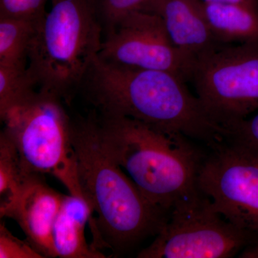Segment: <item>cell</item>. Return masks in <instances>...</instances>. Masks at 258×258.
Instances as JSON below:
<instances>
[{"mask_svg": "<svg viewBox=\"0 0 258 258\" xmlns=\"http://www.w3.org/2000/svg\"><path fill=\"white\" fill-rule=\"evenodd\" d=\"M185 83L171 73L115 66L98 55L79 91L100 115L132 118L208 146L221 140V128Z\"/></svg>", "mask_w": 258, "mask_h": 258, "instance_id": "1", "label": "cell"}, {"mask_svg": "<svg viewBox=\"0 0 258 258\" xmlns=\"http://www.w3.org/2000/svg\"><path fill=\"white\" fill-rule=\"evenodd\" d=\"M71 141L81 189L97 215L91 224L96 249L102 245L123 254L157 235L169 213L148 201L110 155L95 110L86 116L72 117Z\"/></svg>", "mask_w": 258, "mask_h": 258, "instance_id": "2", "label": "cell"}, {"mask_svg": "<svg viewBox=\"0 0 258 258\" xmlns=\"http://www.w3.org/2000/svg\"><path fill=\"white\" fill-rule=\"evenodd\" d=\"M96 113L106 150L153 205L170 213L201 195L198 175L205 153L192 139L126 117Z\"/></svg>", "mask_w": 258, "mask_h": 258, "instance_id": "3", "label": "cell"}, {"mask_svg": "<svg viewBox=\"0 0 258 258\" xmlns=\"http://www.w3.org/2000/svg\"><path fill=\"white\" fill-rule=\"evenodd\" d=\"M28 53V71L37 88L71 103L98 55L103 28L97 0H50Z\"/></svg>", "mask_w": 258, "mask_h": 258, "instance_id": "4", "label": "cell"}, {"mask_svg": "<svg viewBox=\"0 0 258 258\" xmlns=\"http://www.w3.org/2000/svg\"><path fill=\"white\" fill-rule=\"evenodd\" d=\"M64 103L37 88L0 116L5 125L2 132L14 144L28 171L50 174L70 195L85 199L71 141L72 117Z\"/></svg>", "mask_w": 258, "mask_h": 258, "instance_id": "5", "label": "cell"}, {"mask_svg": "<svg viewBox=\"0 0 258 258\" xmlns=\"http://www.w3.org/2000/svg\"><path fill=\"white\" fill-rule=\"evenodd\" d=\"M190 81L221 129L258 110V41L224 45L195 60Z\"/></svg>", "mask_w": 258, "mask_h": 258, "instance_id": "6", "label": "cell"}, {"mask_svg": "<svg viewBox=\"0 0 258 258\" xmlns=\"http://www.w3.org/2000/svg\"><path fill=\"white\" fill-rule=\"evenodd\" d=\"M252 236L222 216L210 200L198 198L173 209L162 230L139 258H230Z\"/></svg>", "mask_w": 258, "mask_h": 258, "instance_id": "7", "label": "cell"}, {"mask_svg": "<svg viewBox=\"0 0 258 258\" xmlns=\"http://www.w3.org/2000/svg\"><path fill=\"white\" fill-rule=\"evenodd\" d=\"M208 147L199 189L222 216L258 238V152L225 139Z\"/></svg>", "mask_w": 258, "mask_h": 258, "instance_id": "8", "label": "cell"}, {"mask_svg": "<svg viewBox=\"0 0 258 258\" xmlns=\"http://www.w3.org/2000/svg\"><path fill=\"white\" fill-rule=\"evenodd\" d=\"M115 66L166 71L190 81L195 60L172 43L160 16L135 12L103 37L98 53Z\"/></svg>", "mask_w": 258, "mask_h": 258, "instance_id": "9", "label": "cell"}, {"mask_svg": "<svg viewBox=\"0 0 258 258\" xmlns=\"http://www.w3.org/2000/svg\"><path fill=\"white\" fill-rule=\"evenodd\" d=\"M64 197L50 187L42 175L34 174L5 215L18 222L27 240L43 257H55L52 230Z\"/></svg>", "mask_w": 258, "mask_h": 258, "instance_id": "10", "label": "cell"}, {"mask_svg": "<svg viewBox=\"0 0 258 258\" xmlns=\"http://www.w3.org/2000/svg\"><path fill=\"white\" fill-rule=\"evenodd\" d=\"M151 13L161 17L172 43L195 60L224 45L197 0H157Z\"/></svg>", "mask_w": 258, "mask_h": 258, "instance_id": "11", "label": "cell"}, {"mask_svg": "<svg viewBox=\"0 0 258 258\" xmlns=\"http://www.w3.org/2000/svg\"><path fill=\"white\" fill-rule=\"evenodd\" d=\"M93 213L92 209L85 199L64 195L52 230L55 257H106L86 241V225L91 222Z\"/></svg>", "mask_w": 258, "mask_h": 258, "instance_id": "12", "label": "cell"}, {"mask_svg": "<svg viewBox=\"0 0 258 258\" xmlns=\"http://www.w3.org/2000/svg\"><path fill=\"white\" fill-rule=\"evenodd\" d=\"M198 3L212 33L220 43L230 45L258 41L257 7L235 3Z\"/></svg>", "mask_w": 258, "mask_h": 258, "instance_id": "13", "label": "cell"}, {"mask_svg": "<svg viewBox=\"0 0 258 258\" xmlns=\"http://www.w3.org/2000/svg\"><path fill=\"white\" fill-rule=\"evenodd\" d=\"M26 169L13 142L0 134V217L13 206L25 184L34 175Z\"/></svg>", "mask_w": 258, "mask_h": 258, "instance_id": "14", "label": "cell"}, {"mask_svg": "<svg viewBox=\"0 0 258 258\" xmlns=\"http://www.w3.org/2000/svg\"><path fill=\"white\" fill-rule=\"evenodd\" d=\"M41 20L0 18V64H28L29 50Z\"/></svg>", "mask_w": 258, "mask_h": 258, "instance_id": "15", "label": "cell"}, {"mask_svg": "<svg viewBox=\"0 0 258 258\" xmlns=\"http://www.w3.org/2000/svg\"><path fill=\"white\" fill-rule=\"evenodd\" d=\"M28 64H0V116L37 87Z\"/></svg>", "mask_w": 258, "mask_h": 258, "instance_id": "16", "label": "cell"}, {"mask_svg": "<svg viewBox=\"0 0 258 258\" xmlns=\"http://www.w3.org/2000/svg\"><path fill=\"white\" fill-rule=\"evenodd\" d=\"M157 0H97L103 36L127 15L135 12L150 13Z\"/></svg>", "mask_w": 258, "mask_h": 258, "instance_id": "17", "label": "cell"}, {"mask_svg": "<svg viewBox=\"0 0 258 258\" xmlns=\"http://www.w3.org/2000/svg\"><path fill=\"white\" fill-rule=\"evenodd\" d=\"M222 139L242 144L258 152V113L224 127Z\"/></svg>", "mask_w": 258, "mask_h": 258, "instance_id": "18", "label": "cell"}, {"mask_svg": "<svg viewBox=\"0 0 258 258\" xmlns=\"http://www.w3.org/2000/svg\"><path fill=\"white\" fill-rule=\"evenodd\" d=\"M48 0H0V18L41 20Z\"/></svg>", "mask_w": 258, "mask_h": 258, "instance_id": "19", "label": "cell"}, {"mask_svg": "<svg viewBox=\"0 0 258 258\" xmlns=\"http://www.w3.org/2000/svg\"><path fill=\"white\" fill-rule=\"evenodd\" d=\"M28 240H20L7 228L4 222L0 224V258H42Z\"/></svg>", "mask_w": 258, "mask_h": 258, "instance_id": "20", "label": "cell"}, {"mask_svg": "<svg viewBox=\"0 0 258 258\" xmlns=\"http://www.w3.org/2000/svg\"><path fill=\"white\" fill-rule=\"evenodd\" d=\"M237 256L240 258H258V238L251 240Z\"/></svg>", "mask_w": 258, "mask_h": 258, "instance_id": "21", "label": "cell"}, {"mask_svg": "<svg viewBox=\"0 0 258 258\" xmlns=\"http://www.w3.org/2000/svg\"><path fill=\"white\" fill-rule=\"evenodd\" d=\"M203 3H235L244 4L258 8V0H197Z\"/></svg>", "mask_w": 258, "mask_h": 258, "instance_id": "22", "label": "cell"}]
</instances>
